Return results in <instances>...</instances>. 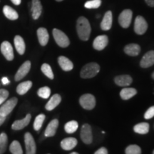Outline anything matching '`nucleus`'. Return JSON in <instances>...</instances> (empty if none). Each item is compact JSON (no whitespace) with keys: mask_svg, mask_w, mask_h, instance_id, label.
Returning <instances> with one entry per match:
<instances>
[{"mask_svg":"<svg viewBox=\"0 0 154 154\" xmlns=\"http://www.w3.org/2000/svg\"><path fill=\"white\" fill-rule=\"evenodd\" d=\"M79 124L76 121H71L65 124L64 129L67 134H73L78 129Z\"/></svg>","mask_w":154,"mask_h":154,"instance_id":"29","label":"nucleus"},{"mask_svg":"<svg viewBox=\"0 0 154 154\" xmlns=\"http://www.w3.org/2000/svg\"><path fill=\"white\" fill-rule=\"evenodd\" d=\"M11 2H12L15 5H19L21 4L22 0H11Z\"/></svg>","mask_w":154,"mask_h":154,"instance_id":"42","label":"nucleus"},{"mask_svg":"<svg viewBox=\"0 0 154 154\" xmlns=\"http://www.w3.org/2000/svg\"><path fill=\"white\" fill-rule=\"evenodd\" d=\"M115 83L118 86H128L133 82L132 78L129 75H121L118 76L114 79Z\"/></svg>","mask_w":154,"mask_h":154,"instance_id":"22","label":"nucleus"},{"mask_svg":"<svg viewBox=\"0 0 154 154\" xmlns=\"http://www.w3.org/2000/svg\"><path fill=\"white\" fill-rule=\"evenodd\" d=\"M38 96L42 99H48L51 94V89L48 86H44L38 90Z\"/></svg>","mask_w":154,"mask_h":154,"instance_id":"34","label":"nucleus"},{"mask_svg":"<svg viewBox=\"0 0 154 154\" xmlns=\"http://www.w3.org/2000/svg\"><path fill=\"white\" fill-rule=\"evenodd\" d=\"M100 71V66L95 62L88 63L83 67L81 71L80 75L83 79L93 78L97 75Z\"/></svg>","mask_w":154,"mask_h":154,"instance_id":"2","label":"nucleus"},{"mask_svg":"<svg viewBox=\"0 0 154 154\" xmlns=\"http://www.w3.org/2000/svg\"><path fill=\"white\" fill-rule=\"evenodd\" d=\"M1 51L8 61H12L14 59V51L11 44L9 42H3L1 44Z\"/></svg>","mask_w":154,"mask_h":154,"instance_id":"10","label":"nucleus"},{"mask_svg":"<svg viewBox=\"0 0 154 154\" xmlns=\"http://www.w3.org/2000/svg\"><path fill=\"white\" fill-rule=\"evenodd\" d=\"M44 120H45V115L39 114L36 117L34 122V129L35 131H39L42 128Z\"/></svg>","mask_w":154,"mask_h":154,"instance_id":"32","label":"nucleus"},{"mask_svg":"<svg viewBox=\"0 0 154 154\" xmlns=\"http://www.w3.org/2000/svg\"><path fill=\"white\" fill-rule=\"evenodd\" d=\"M140 51V47L138 44H130L126 45L124 48V52L126 54L131 56V57H136L139 54Z\"/></svg>","mask_w":154,"mask_h":154,"instance_id":"21","label":"nucleus"},{"mask_svg":"<svg viewBox=\"0 0 154 154\" xmlns=\"http://www.w3.org/2000/svg\"><path fill=\"white\" fill-rule=\"evenodd\" d=\"M31 69V62L29 61H26L23 63L19 70L17 71L16 75H15V81L19 82L22 80L24 77H25L26 74L29 72Z\"/></svg>","mask_w":154,"mask_h":154,"instance_id":"11","label":"nucleus"},{"mask_svg":"<svg viewBox=\"0 0 154 154\" xmlns=\"http://www.w3.org/2000/svg\"><path fill=\"white\" fill-rule=\"evenodd\" d=\"M77 140L75 138H66L61 140V146L65 151H70L75 148L77 145Z\"/></svg>","mask_w":154,"mask_h":154,"instance_id":"18","label":"nucleus"},{"mask_svg":"<svg viewBox=\"0 0 154 154\" xmlns=\"http://www.w3.org/2000/svg\"><path fill=\"white\" fill-rule=\"evenodd\" d=\"M3 12L4 14L7 19H10V20H16L18 19L19 15L18 13L14 10V9L11 8L9 6L5 5L3 8Z\"/></svg>","mask_w":154,"mask_h":154,"instance_id":"25","label":"nucleus"},{"mask_svg":"<svg viewBox=\"0 0 154 154\" xmlns=\"http://www.w3.org/2000/svg\"><path fill=\"white\" fill-rule=\"evenodd\" d=\"M70 154H79V153H76V152H73V153H70Z\"/></svg>","mask_w":154,"mask_h":154,"instance_id":"44","label":"nucleus"},{"mask_svg":"<svg viewBox=\"0 0 154 154\" xmlns=\"http://www.w3.org/2000/svg\"><path fill=\"white\" fill-rule=\"evenodd\" d=\"M81 138L84 143H91L93 140V136H92V131L90 125L87 124L83 125L81 130Z\"/></svg>","mask_w":154,"mask_h":154,"instance_id":"9","label":"nucleus"},{"mask_svg":"<svg viewBox=\"0 0 154 154\" xmlns=\"http://www.w3.org/2000/svg\"><path fill=\"white\" fill-rule=\"evenodd\" d=\"M31 119H32V116L31 114H27L23 119L21 120H17L13 123L12 126H11V128L13 130H21L25 128L27 125L29 124Z\"/></svg>","mask_w":154,"mask_h":154,"instance_id":"14","label":"nucleus"},{"mask_svg":"<svg viewBox=\"0 0 154 154\" xmlns=\"http://www.w3.org/2000/svg\"><path fill=\"white\" fill-rule=\"evenodd\" d=\"M17 102H18V100H17L16 97L11 98V99L8 100V101H6L0 107V115L2 116L7 117V116H8L13 111L14 107L16 106Z\"/></svg>","mask_w":154,"mask_h":154,"instance_id":"5","label":"nucleus"},{"mask_svg":"<svg viewBox=\"0 0 154 154\" xmlns=\"http://www.w3.org/2000/svg\"><path fill=\"white\" fill-rule=\"evenodd\" d=\"M53 36L54 38L55 42L59 47L62 48H66L68 47L70 44L69 39L66 34L61 32L58 29H53Z\"/></svg>","mask_w":154,"mask_h":154,"instance_id":"3","label":"nucleus"},{"mask_svg":"<svg viewBox=\"0 0 154 154\" xmlns=\"http://www.w3.org/2000/svg\"><path fill=\"white\" fill-rule=\"evenodd\" d=\"M145 1L149 7H154V0H145Z\"/></svg>","mask_w":154,"mask_h":154,"instance_id":"40","label":"nucleus"},{"mask_svg":"<svg viewBox=\"0 0 154 154\" xmlns=\"http://www.w3.org/2000/svg\"><path fill=\"white\" fill-rule=\"evenodd\" d=\"M134 131L139 134H146L149 131V124L148 123H140L134 127Z\"/></svg>","mask_w":154,"mask_h":154,"instance_id":"28","label":"nucleus"},{"mask_svg":"<svg viewBox=\"0 0 154 154\" xmlns=\"http://www.w3.org/2000/svg\"><path fill=\"white\" fill-rule=\"evenodd\" d=\"M32 18L34 19H38L40 15L42 14V6L40 0H32Z\"/></svg>","mask_w":154,"mask_h":154,"instance_id":"16","label":"nucleus"},{"mask_svg":"<svg viewBox=\"0 0 154 154\" xmlns=\"http://www.w3.org/2000/svg\"><path fill=\"white\" fill-rule=\"evenodd\" d=\"M2 84L4 85H6V84H8L9 83V81L8 79L7 78V77H4L2 78Z\"/></svg>","mask_w":154,"mask_h":154,"instance_id":"41","label":"nucleus"},{"mask_svg":"<svg viewBox=\"0 0 154 154\" xmlns=\"http://www.w3.org/2000/svg\"><path fill=\"white\" fill-rule=\"evenodd\" d=\"M133 17V12L131 9H125L119 17V24L123 28H128L130 26Z\"/></svg>","mask_w":154,"mask_h":154,"instance_id":"6","label":"nucleus"},{"mask_svg":"<svg viewBox=\"0 0 154 154\" xmlns=\"http://www.w3.org/2000/svg\"><path fill=\"white\" fill-rule=\"evenodd\" d=\"M76 30L79 37L83 41H87L91 34V25L84 17H80L76 23Z\"/></svg>","mask_w":154,"mask_h":154,"instance_id":"1","label":"nucleus"},{"mask_svg":"<svg viewBox=\"0 0 154 154\" xmlns=\"http://www.w3.org/2000/svg\"><path fill=\"white\" fill-rule=\"evenodd\" d=\"M80 105L86 110H91L96 106L95 97L90 94H84L79 99Z\"/></svg>","mask_w":154,"mask_h":154,"instance_id":"4","label":"nucleus"},{"mask_svg":"<svg viewBox=\"0 0 154 154\" xmlns=\"http://www.w3.org/2000/svg\"><path fill=\"white\" fill-rule=\"evenodd\" d=\"M9 151L12 154H23V151L20 143L17 140H14L9 146Z\"/></svg>","mask_w":154,"mask_h":154,"instance_id":"30","label":"nucleus"},{"mask_svg":"<svg viewBox=\"0 0 154 154\" xmlns=\"http://www.w3.org/2000/svg\"><path fill=\"white\" fill-rule=\"evenodd\" d=\"M148 24L146 19L141 16H138L135 19L134 31L138 35H142L147 31Z\"/></svg>","mask_w":154,"mask_h":154,"instance_id":"7","label":"nucleus"},{"mask_svg":"<svg viewBox=\"0 0 154 154\" xmlns=\"http://www.w3.org/2000/svg\"><path fill=\"white\" fill-rule=\"evenodd\" d=\"M113 22L112 12L111 11H108L103 17V20L101 23V28L103 31H108L111 28Z\"/></svg>","mask_w":154,"mask_h":154,"instance_id":"15","label":"nucleus"},{"mask_svg":"<svg viewBox=\"0 0 154 154\" xmlns=\"http://www.w3.org/2000/svg\"><path fill=\"white\" fill-rule=\"evenodd\" d=\"M101 5V0H91L85 4L84 7L87 9H97Z\"/></svg>","mask_w":154,"mask_h":154,"instance_id":"36","label":"nucleus"},{"mask_svg":"<svg viewBox=\"0 0 154 154\" xmlns=\"http://www.w3.org/2000/svg\"><path fill=\"white\" fill-rule=\"evenodd\" d=\"M56 1H57V2H61V1H63V0H56Z\"/></svg>","mask_w":154,"mask_h":154,"instance_id":"46","label":"nucleus"},{"mask_svg":"<svg viewBox=\"0 0 154 154\" xmlns=\"http://www.w3.org/2000/svg\"><path fill=\"white\" fill-rule=\"evenodd\" d=\"M152 78H153L154 79V72L153 73V74H152Z\"/></svg>","mask_w":154,"mask_h":154,"instance_id":"45","label":"nucleus"},{"mask_svg":"<svg viewBox=\"0 0 154 154\" xmlns=\"http://www.w3.org/2000/svg\"><path fill=\"white\" fill-rule=\"evenodd\" d=\"M154 116V106L150 107L144 114V118L146 119H150Z\"/></svg>","mask_w":154,"mask_h":154,"instance_id":"38","label":"nucleus"},{"mask_svg":"<svg viewBox=\"0 0 154 154\" xmlns=\"http://www.w3.org/2000/svg\"><path fill=\"white\" fill-rule=\"evenodd\" d=\"M41 70L46 76H47L50 79H53L54 76L52 69H51V66L48 63H44V64H42Z\"/></svg>","mask_w":154,"mask_h":154,"instance_id":"33","label":"nucleus"},{"mask_svg":"<svg viewBox=\"0 0 154 154\" xmlns=\"http://www.w3.org/2000/svg\"><path fill=\"white\" fill-rule=\"evenodd\" d=\"M58 62H59V64L61 66V68L65 72H69L74 68V64H73L72 61L69 60L68 58L63 57V56L59 57Z\"/></svg>","mask_w":154,"mask_h":154,"instance_id":"20","label":"nucleus"},{"mask_svg":"<svg viewBox=\"0 0 154 154\" xmlns=\"http://www.w3.org/2000/svg\"><path fill=\"white\" fill-rule=\"evenodd\" d=\"M24 142L26 146V154H36V146L33 136L30 133H26L24 135Z\"/></svg>","mask_w":154,"mask_h":154,"instance_id":"8","label":"nucleus"},{"mask_svg":"<svg viewBox=\"0 0 154 154\" xmlns=\"http://www.w3.org/2000/svg\"><path fill=\"white\" fill-rule=\"evenodd\" d=\"M5 119H6L5 116H2L0 115V126H1V125L4 122H5Z\"/></svg>","mask_w":154,"mask_h":154,"instance_id":"43","label":"nucleus"},{"mask_svg":"<svg viewBox=\"0 0 154 154\" xmlns=\"http://www.w3.org/2000/svg\"><path fill=\"white\" fill-rule=\"evenodd\" d=\"M61 101V98L60 95L59 94H54L51 96V99H49V101H48V103L46 104V109L48 111H51L53 109H54L60 103Z\"/></svg>","mask_w":154,"mask_h":154,"instance_id":"23","label":"nucleus"},{"mask_svg":"<svg viewBox=\"0 0 154 154\" xmlns=\"http://www.w3.org/2000/svg\"><path fill=\"white\" fill-rule=\"evenodd\" d=\"M126 154H141V149L137 145H130L126 149Z\"/></svg>","mask_w":154,"mask_h":154,"instance_id":"35","label":"nucleus"},{"mask_svg":"<svg viewBox=\"0 0 154 154\" xmlns=\"http://www.w3.org/2000/svg\"><path fill=\"white\" fill-rule=\"evenodd\" d=\"M154 64V51H149L143 56L140 62L142 68H149Z\"/></svg>","mask_w":154,"mask_h":154,"instance_id":"13","label":"nucleus"},{"mask_svg":"<svg viewBox=\"0 0 154 154\" xmlns=\"http://www.w3.org/2000/svg\"><path fill=\"white\" fill-rule=\"evenodd\" d=\"M109 43V38L106 35L98 36L93 42V47L95 49L101 51L105 49Z\"/></svg>","mask_w":154,"mask_h":154,"instance_id":"12","label":"nucleus"},{"mask_svg":"<svg viewBox=\"0 0 154 154\" xmlns=\"http://www.w3.org/2000/svg\"><path fill=\"white\" fill-rule=\"evenodd\" d=\"M94 154H108V151L106 148L102 147L99 150H97Z\"/></svg>","mask_w":154,"mask_h":154,"instance_id":"39","label":"nucleus"},{"mask_svg":"<svg viewBox=\"0 0 154 154\" xmlns=\"http://www.w3.org/2000/svg\"><path fill=\"white\" fill-rule=\"evenodd\" d=\"M14 46L15 48H16L17 52H18L20 55L24 54L25 52V49H26V47H25V43L24 39L22 36L17 35L14 37Z\"/></svg>","mask_w":154,"mask_h":154,"instance_id":"24","label":"nucleus"},{"mask_svg":"<svg viewBox=\"0 0 154 154\" xmlns=\"http://www.w3.org/2000/svg\"><path fill=\"white\" fill-rule=\"evenodd\" d=\"M37 36L38 42H39V44H41L42 46H46L49 42V33H48L47 29L41 27L38 29L37 30Z\"/></svg>","mask_w":154,"mask_h":154,"instance_id":"19","label":"nucleus"},{"mask_svg":"<svg viewBox=\"0 0 154 154\" xmlns=\"http://www.w3.org/2000/svg\"><path fill=\"white\" fill-rule=\"evenodd\" d=\"M32 86V82L31 81L22 82L19 84L17 87V92L19 95H24L30 89Z\"/></svg>","mask_w":154,"mask_h":154,"instance_id":"27","label":"nucleus"},{"mask_svg":"<svg viewBox=\"0 0 154 154\" xmlns=\"http://www.w3.org/2000/svg\"><path fill=\"white\" fill-rule=\"evenodd\" d=\"M153 154H154V151H153Z\"/></svg>","mask_w":154,"mask_h":154,"instance_id":"48","label":"nucleus"},{"mask_svg":"<svg viewBox=\"0 0 154 154\" xmlns=\"http://www.w3.org/2000/svg\"><path fill=\"white\" fill-rule=\"evenodd\" d=\"M8 138L5 133H2L0 134V154H2L7 149Z\"/></svg>","mask_w":154,"mask_h":154,"instance_id":"31","label":"nucleus"},{"mask_svg":"<svg viewBox=\"0 0 154 154\" xmlns=\"http://www.w3.org/2000/svg\"><path fill=\"white\" fill-rule=\"evenodd\" d=\"M9 96V91L5 89H0V105L2 104Z\"/></svg>","mask_w":154,"mask_h":154,"instance_id":"37","label":"nucleus"},{"mask_svg":"<svg viewBox=\"0 0 154 154\" xmlns=\"http://www.w3.org/2000/svg\"><path fill=\"white\" fill-rule=\"evenodd\" d=\"M137 94V91L134 88H124L120 92L121 99L124 100H128Z\"/></svg>","mask_w":154,"mask_h":154,"instance_id":"26","label":"nucleus"},{"mask_svg":"<svg viewBox=\"0 0 154 154\" xmlns=\"http://www.w3.org/2000/svg\"><path fill=\"white\" fill-rule=\"evenodd\" d=\"M96 17H97V18H99V17H100V14L97 15V16H96Z\"/></svg>","mask_w":154,"mask_h":154,"instance_id":"47","label":"nucleus"},{"mask_svg":"<svg viewBox=\"0 0 154 154\" xmlns=\"http://www.w3.org/2000/svg\"><path fill=\"white\" fill-rule=\"evenodd\" d=\"M59 126V121L57 119H54L49 123L46 128L44 135L46 137H51L56 134L57 129Z\"/></svg>","mask_w":154,"mask_h":154,"instance_id":"17","label":"nucleus"}]
</instances>
